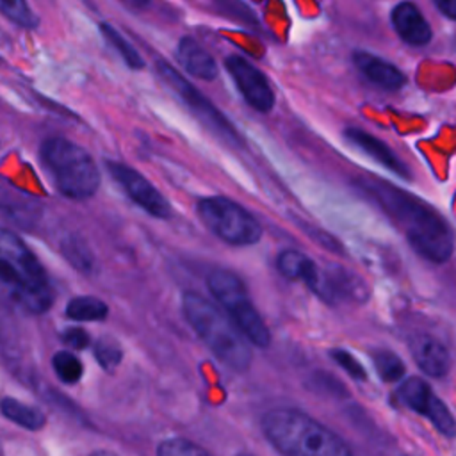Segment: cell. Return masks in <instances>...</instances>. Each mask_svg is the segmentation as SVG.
Here are the masks:
<instances>
[{"label": "cell", "mask_w": 456, "mask_h": 456, "mask_svg": "<svg viewBox=\"0 0 456 456\" xmlns=\"http://www.w3.org/2000/svg\"><path fill=\"white\" fill-rule=\"evenodd\" d=\"M356 185L397 221L419 255L436 264L451 256L454 246L451 228L431 207L381 180L367 178Z\"/></svg>", "instance_id": "cell-1"}, {"label": "cell", "mask_w": 456, "mask_h": 456, "mask_svg": "<svg viewBox=\"0 0 456 456\" xmlns=\"http://www.w3.org/2000/svg\"><path fill=\"white\" fill-rule=\"evenodd\" d=\"M0 290L30 314H43L53 303V290L43 265L7 228H0Z\"/></svg>", "instance_id": "cell-2"}, {"label": "cell", "mask_w": 456, "mask_h": 456, "mask_svg": "<svg viewBox=\"0 0 456 456\" xmlns=\"http://www.w3.org/2000/svg\"><path fill=\"white\" fill-rule=\"evenodd\" d=\"M262 431L283 456H353L331 429L294 408H274L262 419Z\"/></svg>", "instance_id": "cell-3"}, {"label": "cell", "mask_w": 456, "mask_h": 456, "mask_svg": "<svg viewBox=\"0 0 456 456\" xmlns=\"http://www.w3.org/2000/svg\"><path fill=\"white\" fill-rule=\"evenodd\" d=\"M182 308L187 322L216 358L233 370H246L251 365L249 340L226 312L196 292L183 294Z\"/></svg>", "instance_id": "cell-4"}, {"label": "cell", "mask_w": 456, "mask_h": 456, "mask_svg": "<svg viewBox=\"0 0 456 456\" xmlns=\"http://www.w3.org/2000/svg\"><path fill=\"white\" fill-rule=\"evenodd\" d=\"M41 162L57 191L69 200H87L100 187V171L93 157L77 142L64 137H48L39 148Z\"/></svg>", "instance_id": "cell-5"}, {"label": "cell", "mask_w": 456, "mask_h": 456, "mask_svg": "<svg viewBox=\"0 0 456 456\" xmlns=\"http://www.w3.org/2000/svg\"><path fill=\"white\" fill-rule=\"evenodd\" d=\"M207 287L251 344L258 347L269 346L271 333L251 303L244 281L235 273L214 269L207 276Z\"/></svg>", "instance_id": "cell-6"}, {"label": "cell", "mask_w": 456, "mask_h": 456, "mask_svg": "<svg viewBox=\"0 0 456 456\" xmlns=\"http://www.w3.org/2000/svg\"><path fill=\"white\" fill-rule=\"evenodd\" d=\"M198 216L221 240L232 246H249L260 240L258 221L239 203L224 196H208L198 201Z\"/></svg>", "instance_id": "cell-7"}, {"label": "cell", "mask_w": 456, "mask_h": 456, "mask_svg": "<svg viewBox=\"0 0 456 456\" xmlns=\"http://www.w3.org/2000/svg\"><path fill=\"white\" fill-rule=\"evenodd\" d=\"M157 71L160 75V78L167 84V87L171 91H175V94L191 109V112L201 121L205 123L210 130H214L216 134H219L221 137L237 142L239 135L237 130L228 123V119L214 107V103L205 98L189 80H185L169 62L166 61H157Z\"/></svg>", "instance_id": "cell-8"}, {"label": "cell", "mask_w": 456, "mask_h": 456, "mask_svg": "<svg viewBox=\"0 0 456 456\" xmlns=\"http://www.w3.org/2000/svg\"><path fill=\"white\" fill-rule=\"evenodd\" d=\"M399 401L419 415L426 417L438 433L445 436L456 435V420L451 415L449 408L438 399V395L431 390V387L420 378H410L401 383L397 390Z\"/></svg>", "instance_id": "cell-9"}, {"label": "cell", "mask_w": 456, "mask_h": 456, "mask_svg": "<svg viewBox=\"0 0 456 456\" xmlns=\"http://www.w3.org/2000/svg\"><path fill=\"white\" fill-rule=\"evenodd\" d=\"M105 167L110 173V176L116 180V183L123 187L126 196L134 203H137L144 212H148L157 219H167L171 216L169 201L139 171L116 160H107Z\"/></svg>", "instance_id": "cell-10"}, {"label": "cell", "mask_w": 456, "mask_h": 456, "mask_svg": "<svg viewBox=\"0 0 456 456\" xmlns=\"http://www.w3.org/2000/svg\"><path fill=\"white\" fill-rule=\"evenodd\" d=\"M226 71L232 75L242 98L258 112H269L274 105V93L264 77L249 61L240 55H230L224 61Z\"/></svg>", "instance_id": "cell-11"}, {"label": "cell", "mask_w": 456, "mask_h": 456, "mask_svg": "<svg viewBox=\"0 0 456 456\" xmlns=\"http://www.w3.org/2000/svg\"><path fill=\"white\" fill-rule=\"evenodd\" d=\"M392 25L408 45L422 46L431 39V27L411 2H401L392 11Z\"/></svg>", "instance_id": "cell-12"}, {"label": "cell", "mask_w": 456, "mask_h": 456, "mask_svg": "<svg viewBox=\"0 0 456 456\" xmlns=\"http://www.w3.org/2000/svg\"><path fill=\"white\" fill-rule=\"evenodd\" d=\"M410 351L417 365L429 376L440 378L449 372L451 354L447 347L429 335H417L410 342Z\"/></svg>", "instance_id": "cell-13"}, {"label": "cell", "mask_w": 456, "mask_h": 456, "mask_svg": "<svg viewBox=\"0 0 456 456\" xmlns=\"http://www.w3.org/2000/svg\"><path fill=\"white\" fill-rule=\"evenodd\" d=\"M178 64L192 77L201 80H214L217 77V62L194 37L183 36L176 45Z\"/></svg>", "instance_id": "cell-14"}, {"label": "cell", "mask_w": 456, "mask_h": 456, "mask_svg": "<svg viewBox=\"0 0 456 456\" xmlns=\"http://www.w3.org/2000/svg\"><path fill=\"white\" fill-rule=\"evenodd\" d=\"M344 135H346L347 141H351L354 146L362 148L367 155H370L374 160H378L381 166H385V167L390 169L392 173L401 175V176H404V178L410 176V173H408V169L404 167V164H403V162L392 153V150H390L385 142H381L378 137H374V135H370V134H367V132H363V130H360V128H347V130L344 132Z\"/></svg>", "instance_id": "cell-15"}, {"label": "cell", "mask_w": 456, "mask_h": 456, "mask_svg": "<svg viewBox=\"0 0 456 456\" xmlns=\"http://www.w3.org/2000/svg\"><path fill=\"white\" fill-rule=\"evenodd\" d=\"M354 64L372 84H376L383 89L394 91L404 84V75L394 64L376 57L372 53L356 52Z\"/></svg>", "instance_id": "cell-16"}, {"label": "cell", "mask_w": 456, "mask_h": 456, "mask_svg": "<svg viewBox=\"0 0 456 456\" xmlns=\"http://www.w3.org/2000/svg\"><path fill=\"white\" fill-rule=\"evenodd\" d=\"M276 267L285 278L301 280L312 290L317 285V280L321 274V269L317 267V264L296 249L281 251L276 258Z\"/></svg>", "instance_id": "cell-17"}, {"label": "cell", "mask_w": 456, "mask_h": 456, "mask_svg": "<svg viewBox=\"0 0 456 456\" xmlns=\"http://www.w3.org/2000/svg\"><path fill=\"white\" fill-rule=\"evenodd\" d=\"M0 411L11 422H14V424H18V426H21L25 429H30V431L41 429L45 426V422H46V417H45V413L39 408H34V406H28L25 403H20L14 397H2Z\"/></svg>", "instance_id": "cell-18"}, {"label": "cell", "mask_w": 456, "mask_h": 456, "mask_svg": "<svg viewBox=\"0 0 456 456\" xmlns=\"http://www.w3.org/2000/svg\"><path fill=\"white\" fill-rule=\"evenodd\" d=\"M109 314V306L94 296H77L66 305V315L73 321L91 322L103 321Z\"/></svg>", "instance_id": "cell-19"}, {"label": "cell", "mask_w": 456, "mask_h": 456, "mask_svg": "<svg viewBox=\"0 0 456 456\" xmlns=\"http://www.w3.org/2000/svg\"><path fill=\"white\" fill-rule=\"evenodd\" d=\"M100 30H102L103 39L116 50V53L123 59V62L130 69H142L144 68V59L139 55V52L134 48V45H130L128 39L119 30H116L109 23H102Z\"/></svg>", "instance_id": "cell-20"}, {"label": "cell", "mask_w": 456, "mask_h": 456, "mask_svg": "<svg viewBox=\"0 0 456 456\" xmlns=\"http://www.w3.org/2000/svg\"><path fill=\"white\" fill-rule=\"evenodd\" d=\"M52 367L62 383L75 385L82 378V362L69 351H57L52 358Z\"/></svg>", "instance_id": "cell-21"}, {"label": "cell", "mask_w": 456, "mask_h": 456, "mask_svg": "<svg viewBox=\"0 0 456 456\" xmlns=\"http://www.w3.org/2000/svg\"><path fill=\"white\" fill-rule=\"evenodd\" d=\"M0 12L23 28H36L39 23L27 0H0Z\"/></svg>", "instance_id": "cell-22"}, {"label": "cell", "mask_w": 456, "mask_h": 456, "mask_svg": "<svg viewBox=\"0 0 456 456\" xmlns=\"http://www.w3.org/2000/svg\"><path fill=\"white\" fill-rule=\"evenodd\" d=\"M374 365H376L379 378L385 381H397L404 374L403 360L388 349L374 351Z\"/></svg>", "instance_id": "cell-23"}, {"label": "cell", "mask_w": 456, "mask_h": 456, "mask_svg": "<svg viewBox=\"0 0 456 456\" xmlns=\"http://www.w3.org/2000/svg\"><path fill=\"white\" fill-rule=\"evenodd\" d=\"M157 456H210L203 447L187 438H167L160 442Z\"/></svg>", "instance_id": "cell-24"}, {"label": "cell", "mask_w": 456, "mask_h": 456, "mask_svg": "<svg viewBox=\"0 0 456 456\" xmlns=\"http://www.w3.org/2000/svg\"><path fill=\"white\" fill-rule=\"evenodd\" d=\"M62 253L75 267L82 271H87L93 265V256L89 253V248L84 244L80 237H68L66 240H62Z\"/></svg>", "instance_id": "cell-25"}, {"label": "cell", "mask_w": 456, "mask_h": 456, "mask_svg": "<svg viewBox=\"0 0 456 456\" xmlns=\"http://www.w3.org/2000/svg\"><path fill=\"white\" fill-rule=\"evenodd\" d=\"M94 354H96V360L98 363L105 369V370H114L119 362H121V356H123V351L119 349V346L112 340H98L96 346H94Z\"/></svg>", "instance_id": "cell-26"}, {"label": "cell", "mask_w": 456, "mask_h": 456, "mask_svg": "<svg viewBox=\"0 0 456 456\" xmlns=\"http://www.w3.org/2000/svg\"><path fill=\"white\" fill-rule=\"evenodd\" d=\"M331 356H333V360H335L340 367H344V369L347 370V374H351L353 378H358V379H363V378H365V370H363L362 363H360L353 354H349L347 351H344V349H335V351H331Z\"/></svg>", "instance_id": "cell-27"}, {"label": "cell", "mask_w": 456, "mask_h": 456, "mask_svg": "<svg viewBox=\"0 0 456 456\" xmlns=\"http://www.w3.org/2000/svg\"><path fill=\"white\" fill-rule=\"evenodd\" d=\"M62 340L73 349H84L89 344V335L82 328H69L62 333Z\"/></svg>", "instance_id": "cell-28"}, {"label": "cell", "mask_w": 456, "mask_h": 456, "mask_svg": "<svg viewBox=\"0 0 456 456\" xmlns=\"http://www.w3.org/2000/svg\"><path fill=\"white\" fill-rule=\"evenodd\" d=\"M433 2L444 16L456 20V0H433Z\"/></svg>", "instance_id": "cell-29"}, {"label": "cell", "mask_w": 456, "mask_h": 456, "mask_svg": "<svg viewBox=\"0 0 456 456\" xmlns=\"http://www.w3.org/2000/svg\"><path fill=\"white\" fill-rule=\"evenodd\" d=\"M118 2H121L126 9H130L134 12H142V11L150 9V5H151V0H118Z\"/></svg>", "instance_id": "cell-30"}, {"label": "cell", "mask_w": 456, "mask_h": 456, "mask_svg": "<svg viewBox=\"0 0 456 456\" xmlns=\"http://www.w3.org/2000/svg\"><path fill=\"white\" fill-rule=\"evenodd\" d=\"M91 456H118L116 452H112V451H105V449H100V451H94V452H91Z\"/></svg>", "instance_id": "cell-31"}, {"label": "cell", "mask_w": 456, "mask_h": 456, "mask_svg": "<svg viewBox=\"0 0 456 456\" xmlns=\"http://www.w3.org/2000/svg\"><path fill=\"white\" fill-rule=\"evenodd\" d=\"M240 456H251V454H240Z\"/></svg>", "instance_id": "cell-32"}]
</instances>
